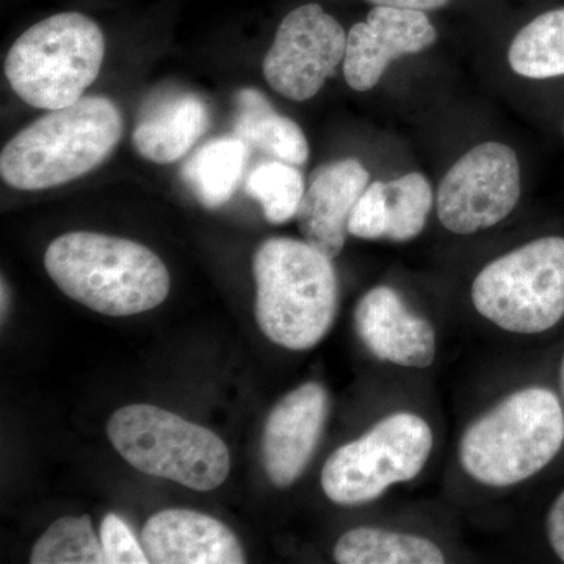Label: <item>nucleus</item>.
Segmentation results:
<instances>
[{
    "label": "nucleus",
    "mask_w": 564,
    "mask_h": 564,
    "mask_svg": "<svg viewBox=\"0 0 564 564\" xmlns=\"http://www.w3.org/2000/svg\"><path fill=\"white\" fill-rule=\"evenodd\" d=\"M44 267L66 296L109 317L147 313L170 293L169 270L155 252L106 234H63L47 247Z\"/></svg>",
    "instance_id": "1"
},
{
    "label": "nucleus",
    "mask_w": 564,
    "mask_h": 564,
    "mask_svg": "<svg viewBox=\"0 0 564 564\" xmlns=\"http://www.w3.org/2000/svg\"><path fill=\"white\" fill-rule=\"evenodd\" d=\"M259 328L288 350H310L332 329L339 304L333 259L306 240L273 237L252 259Z\"/></svg>",
    "instance_id": "2"
},
{
    "label": "nucleus",
    "mask_w": 564,
    "mask_h": 564,
    "mask_svg": "<svg viewBox=\"0 0 564 564\" xmlns=\"http://www.w3.org/2000/svg\"><path fill=\"white\" fill-rule=\"evenodd\" d=\"M124 121L117 104L88 96L50 110L3 148L0 174L18 191H46L90 173L121 140Z\"/></svg>",
    "instance_id": "3"
},
{
    "label": "nucleus",
    "mask_w": 564,
    "mask_h": 564,
    "mask_svg": "<svg viewBox=\"0 0 564 564\" xmlns=\"http://www.w3.org/2000/svg\"><path fill=\"white\" fill-rule=\"evenodd\" d=\"M564 444V411L551 389H519L480 417L462 441L464 473L489 488L522 484L554 462Z\"/></svg>",
    "instance_id": "4"
},
{
    "label": "nucleus",
    "mask_w": 564,
    "mask_h": 564,
    "mask_svg": "<svg viewBox=\"0 0 564 564\" xmlns=\"http://www.w3.org/2000/svg\"><path fill=\"white\" fill-rule=\"evenodd\" d=\"M106 40L99 25L82 13L40 21L14 41L6 74L22 101L57 110L80 101L99 76Z\"/></svg>",
    "instance_id": "5"
},
{
    "label": "nucleus",
    "mask_w": 564,
    "mask_h": 564,
    "mask_svg": "<svg viewBox=\"0 0 564 564\" xmlns=\"http://www.w3.org/2000/svg\"><path fill=\"white\" fill-rule=\"evenodd\" d=\"M111 445L132 467L207 492L225 484L231 455L220 437L152 404L120 408L107 423Z\"/></svg>",
    "instance_id": "6"
},
{
    "label": "nucleus",
    "mask_w": 564,
    "mask_h": 564,
    "mask_svg": "<svg viewBox=\"0 0 564 564\" xmlns=\"http://www.w3.org/2000/svg\"><path fill=\"white\" fill-rule=\"evenodd\" d=\"M475 311L507 333L541 334L564 318V239L543 237L494 259L473 282Z\"/></svg>",
    "instance_id": "7"
},
{
    "label": "nucleus",
    "mask_w": 564,
    "mask_h": 564,
    "mask_svg": "<svg viewBox=\"0 0 564 564\" xmlns=\"http://www.w3.org/2000/svg\"><path fill=\"white\" fill-rule=\"evenodd\" d=\"M433 445L432 426L421 415L410 411L386 415L326 459L323 492L340 507L373 502L391 486L414 480L429 463Z\"/></svg>",
    "instance_id": "8"
},
{
    "label": "nucleus",
    "mask_w": 564,
    "mask_h": 564,
    "mask_svg": "<svg viewBox=\"0 0 564 564\" xmlns=\"http://www.w3.org/2000/svg\"><path fill=\"white\" fill-rule=\"evenodd\" d=\"M521 196V169L510 147L478 144L445 174L436 209L445 229L469 236L503 221Z\"/></svg>",
    "instance_id": "9"
},
{
    "label": "nucleus",
    "mask_w": 564,
    "mask_h": 564,
    "mask_svg": "<svg viewBox=\"0 0 564 564\" xmlns=\"http://www.w3.org/2000/svg\"><path fill=\"white\" fill-rule=\"evenodd\" d=\"M345 51L343 25L318 3H306L281 21L263 61V76L285 98L307 101L344 62Z\"/></svg>",
    "instance_id": "10"
},
{
    "label": "nucleus",
    "mask_w": 564,
    "mask_h": 564,
    "mask_svg": "<svg viewBox=\"0 0 564 564\" xmlns=\"http://www.w3.org/2000/svg\"><path fill=\"white\" fill-rule=\"evenodd\" d=\"M434 41L436 29L425 11L375 6L348 33L345 80L352 90H372L389 63L429 50Z\"/></svg>",
    "instance_id": "11"
},
{
    "label": "nucleus",
    "mask_w": 564,
    "mask_h": 564,
    "mask_svg": "<svg viewBox=\"0 0 564 564\" xmlns=\"http://www.w3.org/2000/svg\"><path fill=\"white\" fill-rule=\"evenodd\" d=\"M329 397L318 383H304L282 397L267 417L262 463L276 488H289L313 459L328 419Z\"/></svg>",
    "instance_id": "12"
},
{
    "label": "nucleus",
    "mask_w": 564,
    "mask_h": 564,
    "mask_svg": "<svg viewBox=\"0 0 564 564\" xmlns=\"http://www.w3.org/2000/svg\"><path fill=\"white\" fill-rule=\"evenodd\" d=\"M355 328L367 350L380 361L426 369L436 359L432 323L413 313L403 296L389 285H378L359 300Z\"/></svg>",
    "instance_id": "13"
},
{
    "label": "nucleus",
    "mask_w": 564,
    "mask_h": 564,
    "mask_svg": "<svg viewBox=\"0 0 564 564\" xmlns=\"http://www.w3.org/2000/svg\"><path fill=\"white\" fill-rule=\"evenodd\" d=\"M369 181V172L356 159L315 170L296 212L303 239L328 258H337L347 240L352 207Z\"/></svg>",
    "instance_id": "14"
},
{
    "label": "nucleus",
    "mask_w": 564,
    "mask_h": 564,
    "mask_svg": "<svg viewBox=\"0 0 564 564\" xmlns=\"http://www.w3.org/2000/svg\"><path fill=\"white\" fill-rule=\"evenodd\" d=\"M143 547L154 564H242V545L228 527L192 510H163L143 527Z\"/></svg>",
    "instance_id": "15"
},
{
    "label": "nucleus",
    "mask_w": 564,
    "mask_h": 564,
    "mask_svg": "<svg viewBox=\"0 0 564 564\" xmlns=\"http://www.w3.org/2000/svg\"><path fill=\"white\" fill-rule=\"evenodd\" d=\"M209 124V107L195 93H158L141 107L133 129V147L148 161L173 163L195 147Z\"/></svg>",
    "instance_id": "16"
},
{
    "label": "nucleus",
    "mask_w": 564,
    "mask_h": 564,
    "mask_svg": "<svg viewBox=\"0 0 564 564\" xmlns=\"http://www.w3.org/2000/svg\"><path fill=\"white\" fill-rule=\"evenodd\" d=\"M234 135L274 161L303 166L310 159V144L302 128L278 113L262 91L243 88L236 95Z\"/></svg>",
    "instance_id": "17"
},
{
    "label": "nucleus",
    "mask_w": 564,
    "mask_h": 564,
    "mask_svg": "<svg viewBox=\"0 0 564 564\" xmlns=\"http://www.w3.org/2000/svg\"><path fill=\"white\" fill-rule=\"evenodd\" d=\"M250 144L236 135L212 139L193 152L181 170L182 180L207 209L231 199L242 181Z\"/></svg>",
    "instance_id": "18"
},
{
    "label": "nucleus",
    "mask_w": 564,
    "mask_h": 564,
    "mask_svg": "<svg viewBox=\"0 0 564 564\" xmlns=\"http://www.w3.org/2000/svg\"><path fill=\"white\" fill-rule=\"evenodd\" d=\"M333 555L340 564L445 563L443 549L429 538L380 527L348 530L337 540Z\"/></svg>",
    "instance_id": "19"
},
{
    "label": "nucleus",
    "mask_w": 564,
    "mask_h": 564,
    "mask_svg": "<svg viewBox=\"0 0 564 564\" xmlns=\"http://www.w3.org/2000/svg\"><path fill=\"white\" fill-rule=\"evenodd\" d=\"M508 62L527 79L564 76V9L540 14L522 28L508 51Z\"/></svg>",
    "instance_id": "20"
},
{
    "label": "nucleus",
    "mask_w": 564,
    "mask_h": 564,
    "mask_svg": "<svg viewBox=\"0 0 564 564\" xmlns=\"http://www.w3.org/2000/svg\"><path fill=\"white\" fill-rule=\"evenodd\" d=\"M245 191L261 203L267 220L282 225L296 217L306 187L299 166L270 161L259 163L248 174Z\"/></svg>",
    "instance_id": "21"
},
{
    "label": "nucleus",
    "mask_w": 564,
    "mask_h": 564,
    "mask_svg": "<svg viewBox=\"0 0 564 564\" xmlns=\"http://www.w3.org/2000/svg\"><path fill=\"white\" fill-rule=\"evenodd\" d=\"M31 563L106 564L101 538L96 536L90 516L55 521L33 545Z\"/></svg>",
    "instance_id": "22"
},
{
    "label": "nucleus",
    "mask_w": 564,
    "mask_h": 564,
    "mask_svg": "<svg viewBox=\"0 0 564 564\" xmlns=\"http://www.w3.org/2000/svg\"><path fill=\"white\" fill-rule=\"evenodd\" d=\"M388 196L389 231L391 242H410L422 234L433 207V191L421 173L404 174L399 180L384 182Z\"/></svg>",
    "instance_id": "23"
},
{
    "label": "nucleus",
    "mask_w": 564,
    "mask_h": 564,
    "mask_svg": "<svg viewBox=\"0 0 564 564\" xmlns=\"http://www.w3.org/2000/svg\"><path fill=\"white\" fill-rule=\"evenodd\" d=\"M389 231L388 196L384 182L367 185L361 198L352 207L348 234L364 240L386 239Z\"/></svg>",
    "instance_id": "24"
},
{
    "label": "nucleus",
    "mask_w": 564,
    "mask_h": 564,
    "mask_svg": "<svg viewBox=\"0 0 564 564\" xmlns=\"http://www.w3.org/2000/svg\"><path fill=\"white\" fill-rule=\"evenodd\" d=\"M99 538L106 564L151 563L143 545L133 536L131 527L118 514L109 513L104 518Z\"/></svg>",
    "instance_id": "25"
},
{
    "label": "nucleus",
    "mask_w": 564,
    "mask_h": 564,
    "mask_svg": "<svg viewBox=\"0 0 564 564\" xmlns=\"http://www.w3.org/2000/svg\"><path fill=\"white\" fill-rule=\"evenodd\" d=\"M545 530L552 551L564 563V489L549 510Z\"/></svg>",
    "instance_id": "26"
},
{
    "label": "nucleus",
    "mask_w": 564,
    "mask_h": 564,
    "mask_svg": "<svg viewBox=\"0 0 564 564\" xmlns=\"http://www.w3.org/2000/svg\"><path fill=\"white\" fill-rule=\"evenodd\" d=\"M373 6L395 7V9H408L430 11L443 9L451 0H367Z\"/></svg>",
    "instance_id": "27"
},
{
    "label": "nucleus",
    "mask_w": 564,
    "mask_h": 564,
    "mask_svg": "<svg viewBox=\"0 0 564 564\" xmlns=\"http://www.w3.org/2000/svg\"><path fill=\"white\" fill-rule=\"evenodd\" d=\"M7 303H9V292H7L6 281H2V317L6 315Z\"/></svg>",
    "instance_id": "28"
},
{
    "label": "nucleus",
    "mask_w": 564,
    "mask_h": 564,
    "mask_svg": "<svg viewBox=\"0 0 564 564\" xmlns=\"http://www.w3.org/2000/svg\"><path fill=\"white\" fill-rule=\"evenodd\" d=\"M560 384H562V392L564 399V356L562 361V367H560Z\"/></svg>",
    "instance_id": "29"
},
{
    "label": "nucleus",
    "mask_w": 564,
    "mask_h": 564,
    "mask_svg": "<svg viewBox=\"0 0 564 564\" xmlns=\"http://www.w3.org/2000/svg\"><path fill=\"white\" fill-rule=\"evenodd\" d=\"M564 129V128H563Z\"/></svg>",
    "instance_id": "30"
}]
</instances>
